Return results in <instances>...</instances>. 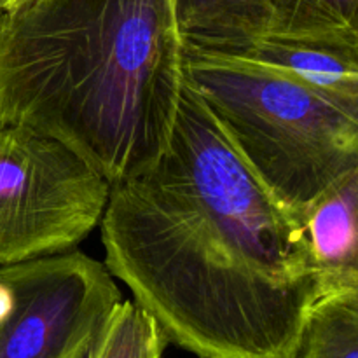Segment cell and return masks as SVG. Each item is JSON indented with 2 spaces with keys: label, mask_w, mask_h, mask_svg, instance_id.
Listing matches in <instances>:
<instances>
[{
  "label": "cell",
  "mask_w": 358,
  "mask_h": 358,
  "mask_svg": "<svg viewBox=\"0 0 358 358\" xmlns=\"http://www.w3.org/2000/svg\"><path fill=\"white\" fill-rule=\"evenodd\" d=\"M13 2V0H0V9H2V7H6L7 3H10Z\"/></svg>",
  "instance_id": "obj_12"
},
{
  "label": "cell",
  "mask_w": 358,
  "mask_h": 358,
  "mask_svg": "<svg viewBox=\"0 0 358 358\" xmlns=\"http://www.w3.org/2000/svg\"><path fill=\"white\" fill-rule=\"evenodd\" d=\"M268 38L358 56V0H269Z\"/></svg>",
  "instance_id": "obj_8"
},
{
  "label": "cell",
  "mask_w": 358,
  "mask_h": 358,
  "mask_svg": "<svg viewBox=\"0 0 358 358\" xmlns=\"http://www.w3.org/2000/svg\"><path fill=\"white\" fill-rule=\"evenodd\" d=\"M184 77L175 0H13L0 9V124L58 140L110 184L163 156Z\"/></svg>",
  "instance_id": "obj_2"
},
{
  "label": "cell",
  "mask_w": 358,
  "mask_h": 358,
  "mask_svg": "<svg viewBox=\"0 0 358 358\" xmlns=\"http://www.w3.org/2000/svg\"><path fill=\"white\" fill-rule=\"evenodd\" d=\"M299 222L320 296H358V163L306 206Z\"/></svg>",
  "instance_id": "obj_6"
},
{
  "label": "cell",
  "mask_w": 358,
  "mask_h": 358,
  "mask_svg": "<svg viewBox=\"0 0 358 358\" xmlns=\"http://www.w3.org/2000/svg\"><path fill=\"white\" fill-rule=\"evenodd\" d=\"M296 358H358V296L324 294L308 313Z\"/></svg>",
  "instance_id": "obj_9"
},
{
  "label": "cell",
  "mask_w": 358,
  "mask_h": 358,
  "mask_svg": "<svg viewBox=\"0 0 358 358\" xmlns=\"http://www.w3.org/2000/svg\"><path fill=\"white\" fill-rule=\"evenodd\" d=\"M185 45L247 55L271 34L269 0H175Z\"/></svg>",
  "instance_id": "obj_7"
},
{
  "label": "cell",
  "mask_w": 358,
  "mask_h": 358,
  "mask_svg": "<svg viewBox=\"0 0 358 358\" xmlns=\"http://www.w3.org/2000/svg\"><path fill=\"white\" fill-rule=\"evenodd\" d=\"M7 301H9V294H7V287L3 283V280L0 278V318H2L3 311L7 308Z\"/></svg>",
  "instance_id": "obj_11"
},
{
  "label": "cell",
  "mask_w": 358,
  "mask_h": 358,
  "mask_svg": "<svg viewBox=\"0 0 358 358\" xmlns=\"http://www.w3.org/2000/svg\"><path fill=\"white\" fill-rule=\"evenodd\" d=\"M0 358H87L122 301L105 262L66 250L2 266Z\"/></svg>",
  "instance_id": "obj_5"
},
{
  "label": "cell",
  "mask_w": 358,
  "mask_h": 358,
  "mask_svg": "<svg viewBox=\"0 0 358 358\" xmlns=\"http://www.w3.org/2000/svg\"><path fill=\"white\" fill-rule=\"evenodd\" d=\"M105 266L168 343L198 358H296L320 297L299 219L219 124L187 73L166 150L110 185Z\"/></svg>",
  "instance_id": "obj_1"
},
{
  "label": "cell",
  "mask_w": 358,
  "mask_h": 358,
  "mask_svg": "<svg viewBox=\"0 0 358 358\" xmlns=\"http://www.w3.org/2000/svg\"><path fill=\"white\" fill-rule=\"evenodd\" d=\"M168 339L135 301L122 299L105 322L87 358H163Z\"/></svg>",
  "instance_id": "obj_10"
},
{
  "label": "cell",
  "mask_w": 358,
  "mask_h": 358,
  "mask_svg": "<svg viewBox=\"0 0 358 358\" xmlns=\"http://www.w3.org/2000/svg\"><path fill=\"white\" fill-rule=\"evenodd\" d=\"M185 73L245 163L296 219L358 163V115L289 69L185 45Z\"/></svg>",
  "instance_id": "obj_3"
},
{
  "label": "cell",
  "mask_w": 358,
  "mask_h": 358,
  "mask_svg": "<svg viewBox=\"0 0 358 358\" xmlns=\"http://www.w3.org/2000/svg\"><path fill=\"white\" fill-rule=\"evenodd\" d=\"M110 185L58 140L0 124V268L76 248L100 224Z\"/></svg>",
  "instance_id": "obj_4"
}]
</instances>
